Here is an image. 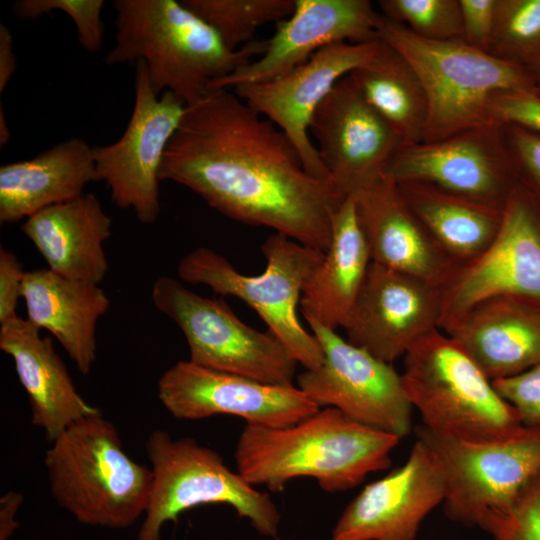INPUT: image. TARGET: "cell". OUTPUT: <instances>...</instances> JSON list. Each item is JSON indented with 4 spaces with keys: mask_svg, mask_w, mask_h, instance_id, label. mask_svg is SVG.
I'll return each mask as SVG.
<instances>
[{
    "mask_svg": "<svg viewBox=\"0 0 540 540\" xmlns=\"http://www.w3.org/2000/svg\"><path fill=\"white\" fill-rule=\"evenodd\" d=\"M157 396L178 419L233 415L248 425L271 428L296 424L320 409L293 384L263 383L189 360L178 361L162 373Z\"/></svg>",
    "mask_w": 540,
    "mask_h": 540,
    "instance_id": "9a60e30c",
    "label": "cell"
},
{
    "mask_svg": "<svg viewBox=\"0 0 540 540\" xmlns=\"http://www.w3.org/2000/svg\"><path fill=\"white\" fill-rule=\"evenodd\" d=\"M383 46L380 38L363 43H334L286 75L236 86L234 93L291 139L311 175L331 181L309 137L311 118L335 84L370 63Z\"/></svg>",
    "mask_w": 540,
    "mask_h": 540,
    "instance_id": "2e32d148",
    "label": "cell"
},
{
    "mask_svg": "<svg viewBox=\"0 0 540 540\" xmlns=\"http://www.w3.org/2000/svg\"><path fill=\"white\" fill-rule=\"evenodd\" d=\"M371 262L354 196H348L334 216L329 247L304 286L300 305L305 320L344 328Z\"/></svg>",
    "mask_w": 540,
    "mask_h": 540,
    "instance_id": "4316f807",
    "label": "cell"
},
{
    "mask_svg": "<svg viewBox=\"0 0 540 540\" xmlns=\"http://www.w3.org/2000/svg\"><path fill=\"white\" fill-rule=\"evenodd\" d=\"M402 384L423 425L469 442L506 438L524 425L473 358L451 336L434 329L405 353Z\"/></svg>",
    "mask_w": 540,
    "mask_h": 540,
    "instance_id": "8992f818",
    "label": "cell"
},
{
    "mask_svg": "<svg viewBox=\"0 0 540 540\" xmlns=\"http://www.w3.org/2000/svg\"><path fill=\"white\" fill-rule=\"evenodd\" d=\"M492 383L501 397L515 408L524 426H540V364Z\"/></svg>",
    "mask_w": 540,
    "mask_h": 540,
    "instance_id": "836d02e7",
    "label": "cell"
},
{
    "mask_svg": "<svg viewBox=\"0 0 540 540\" xmlns=\"http://www.w3.org/2000/svg\"><path fill=\"white\" fill-rule=\"evenodd\" d=\"M443 289L371 262L344 327L347 341L392 363L439 329Z\"/></svg>",
    "mask_w": 540,
    "mask_h": 540,
    "instance_id": "ac0fdd59",
    "label": "cell"
},
{
    "mask_svg": "<svg viewBox=\"0 0 540 540\" xmlns=\"http://www.w3.org/2000/svg\"><path fill=\"white\" fill-rule=\"evenodd\" d=\"M26 271L16 255L0 248V324L18 317L17 303L22 297Z\"/></svg>",
    "mask_w": 540,
    "mask_h": 540,
    "instance_id": "f35d334b",
    "label": "cell"
},
{
    "mask_svg": "<svg viewBox=\"0 0 540 540\" xmlns=\"http://www.w3.org/2000/svg\"><path fill=\"white\" fill-rule=\"evenodd\" d=\"M382 16L404 25L418 37L463 40L459 0H379Z\"/></svg>",
    "mask_w": 540,
    "mask_h": 540,
    "instance_id": "1f68e13d",
    "label": "cell"
},
{
    "mask_svg": "<svg viewBox=\"0 0 540 540\" xmlns=\"http://www.w3.org/2000/svg\"><path fill=\"white\" fill-rule=\"evenodd\" d=\"M353 196L373 263L442 289L447 285L458 266L409 208L391 176L383 174Z\"/></svg>",
    "mask_w": 540,
    "mask_h": 540,
    "instance_id": "44dd1931",
    "label": "cell"
},
{
    "mask_svg": "<svg viewBox=\"0 0 540 540\" xmlns=\"http://www.w3.org/2000/svg\"><path fill=\"white\" fill-rule=\"evenodd\" d=\"M445 491L437 455L417 439L402 466L365 486L346 506L330 540H414Z\"/></svg>",
    "mask_w": 540,
    "mask_h": 540,
    "instance_id": "d6986e66",
    "label": "cell"
},
{
    "mask_svg": "<svg viewBox=\"0 0 540 540\" xmlns=\"http://www.w3.org/2000/svg\"><path fill=\"white\" fill-rule=\"evenodd\" d=\"M494 540H540V471L526 486Z\"/></svg>",
    "mask_w": 540,
    "mask_h": 540,
    "instance_id": "e575fe53",
    "label": "cell"
},
{
    "mask_svg": "<svg viewBox=\"0 0 540 540\" xmlns=\"http://www.w3.org/2000/svg\"><path fill=\"white\" fill-rule=\"evenodd\" d=\"M13 36L3 24L0 25V92L2 93L16 69Z\"/></svg>",
    "mask_w": 540,
    "mask_h": 540,
    "instance_id": "60d3db41",
    "label": "cell"
},
{
    "mask_svg": "<svg viewBox=\"0 0 540 540\" xmlns=\"http://www.w3.org/2000/svg\"><path fill=\"white\" fill-rule=\"evenodd\" d=\"M22 298L27 320L52 333L82 375L96 359V327L110 300L99 284L73 280L49 268L26 271Z\"/></svg>",
    "mask_w": 540,
    "mask_h": 540,
    "instance_id": "d4e9b609",
    "label": "cell"
},
{
    "mask_svg": "<svg viewBox=\"0 0 540 540\" xmlns=\"http://www.w3.org/2000/svg\"><path fill=\"white\" fill-rule=\"evenodd\" d=\"M23 502V496L14 491L5 493L0 499V540H8L19 523L16 514Z\"/></svg>",
    "mask_w": 540,
    "mask_h": 540,
    "instance_id": "ab89813d",
    "label": "cell"
},
{
    "mask_svg": "<svg viewBox=\"0 0 540 540\" xmlns=\"http://www.w3.org/2000/svg\"><path fill=\"white\" fill-rule=\"evenodd\" d=\"M489 379L511 377L540 364V303L503 297L474 307L445 332Z\"/></svg>",
    "mask_w": 540,
    "mask_h": 540,
    "instance_id": "cb8c5ba5",
    "label": "cell"
},
{
    "mask_svg": "<svg viewBox=\"0 0 540 540\" xmlns=\"http://www.w3.org/2000/svg\"><path fill=\"white\" fill-rule=\"evenodd\" d=\"M503 209L520 182L503 124L489 122L432 142L403 145L385 172Z\"/></svg>",
    "mask_w": 540,
    "mask_h": 540,
    "instance_id": "5bb4252c",
    "label": "cell"
},
{
    "mask_svg": "<svg viewBox=\"0 0 540 540\" xmlns=\"http://www.w3.org/2000/svg\"><path fill=\"white\" fill-rule=\"evenodd\" d=\"M490 120L516 124L540 134V96L529 91H505L491 100Z\"/></svg>",
    "mask_w": 540,
    "mask_h": 540,
    "instance_id": "8d00e7d4",
    "label": "cell"
},
{
    "mask_svg": "<svg viewBox=\"0 0 540 540\" xmlns=\"http://www.w3.org/2000/svg\"><path fill=\"white\" fill-rule=\"evenodd\" d=\"M10 138V133L7 128V123L5 121V115L3 113V108L0 109V145H5Z\"/></svg>",
    "mask_w": 540,
    "mask_h": 540,
    "instance_id": "7bdbcfd3",
    "label": "cell"
},
{
    "mask_svg": "<svg viewBox=\"0 0 540 540\" xmlns=\"http://www.w3.org/2000/svg\"><path fill=\"white\" fill-rule=\"evenodd\" d=\"M111 228L112 218L91 193L47 207L21 225L50 270L94 284H100L109 269L103 244Z\"/></svg>",
    "mask_w": 540,
    "mask_h": 540,
    "instance_id": "603a6c76",
    "label": "cell"
},
{
    "mask_svg": "<svg viewBox=\"0 0 540 540\" xmlns=\"http://www.w3.org/2000/svg\"><path fill=\"white\" fill-rule=\"evenodd\" d=\"M266 258L262 274L240 273L222 255L208 247H198L178 263L177 274L187 283L201 284L222 296L236 297L253 308L305 369L320 366L322 347L304 329L297 315L304 286L322 261L324 252L275 233L262 244Z\"/></svg>",
    "mask_w": 540,
    "mask_h": 540,
    "instance_id": "52a82bcc",
    "label": "cell"
},
{
    "mask_svg": "<svg viewBox=\"0 0 540 540\" xmlns=\"http://www.w3.org/2000/svg\"><path fill=\"white\" fill-rule=\"evenodd\" d=\"M44 465L53 498L78 522L125 529L144 516L152 471L129 457L101 412L74 422L52 441Z\"/></svg>",
    "mask_w": 540,
    "mask_h": 540,
    "instance_id": "277c9868",
    "label": "cell"
},
{
    "mask_svg": "<svg viewBox=\"0 0 540 540\" xmlns=\"http://www.w3.org/2000/svg\"><path fill=\"white\" fill-rule=\"evenodd\" d=\"M134 106L122 136L92 147L98 181L110 189L113 203L132 209L139 222L154 223L160 213V168L167 145L186 104L170 91L157 95L145 64L136 62Z\"/></svg>",
    "mask_w": 540,
    "mask_h": 540,
    "instance_id": "4fadbf2b",
    "label": "cell"
},
{
    "mask_svg": "<svg viewBox=\"0 0 540 540\" xmlns=\"http://www.w3.org/2000/svg\"><path fill=\"white\" fill-rule=\"evenodd\" d=\"M151 298L187 341L189 361L275 385L292 384L299 364L270 332L243 323L221 299L203 297L169 276L157 278Z\"/></svg>",
    "mask_w": 540,
    "mask_h": 540,
    "instance_id": "30bf717a",
    "label": "cell"
},
{
    "mask_svg": "<svg viewBox=\"0 0 540 540\" xmlns=\"http://www.w3.org/2000/svg\"><path fill=\"white\" fill-rule=\"evenodd\" d=\"M399 440L324 407L287 427L246 424L234 457L237 472L252 486L281 491L292 479L312 477L323 490L338 492L387 469Z\"/></svg>",
    "mask_w": 540,
    "mask_h": 540,
    "instance_id": "7a4b0ae2",
    "label": "cell"
},
{
    "mask_svg": "<svg viewBox=\"0 0 540 540\" xmlns=\"http://www.w3.org/2000/svg\"><path fill=\"white\" fill-rule=\"evenodd\" d=\"M540 52V0H497L488 53L527 68Z\"/></svg>",
    "mask_w": 540,
    "mask_h": 540,
    "instance_id": "4dcf8cb0",
    "label": "cell"
},
{
    "mask_svg": "<svg viewBox=\"0 0 540 540\" xmlns=\"http://www.w3.org/2000/svg\"><path fill=\"white\" fill-rule=\"evenodd\" d=\"M115 43L107 65L142 61L157 95L170 91L186 105L202 98L210 85L256 56L267 40L230 50L217 32L176 0H116Z\"/></svg>",
    "mask_w": 540,
    "mask_h": 540,
    "instance_id": "3957f363",
    "label": "cell"
},
{
    "mask_svg": "<svg viewBox=\"0 0 540 540\" xmlns=\"http://www.w3.org/2000/svg\"><path fill=\"white\" fill-rule=\"evenodd\" d=\"M496 5L497 0H459L464 42L488 53Z\"/></svg>",
    "mask_w": 540,
    "mask_h": 540,
    "instance_id": "74e56055",
    "label": "cell"
},
{
    "mask_svg": "<svg viewBox=\"0 0 540 540\" xmlns=\"http://www.w3.org/2000/svg\"><path fill=\"white\" fill-rule=\"evenodd\" d=\"M531 73L533 80L535 82L537 94L540 96V52L532 61V63L527 67Z\"/></svg>",
    "mask_w": 540,
    "mask_h": 540,
    "instance_id": "b9f144b4",
    "label": "cell"
},
{
    "mask_svg": "<svg viewBox=\"0 0 540 540\" xmlns=\"http://www.w3.org/2000/svg\"><path fill=\"white\" fill-rule=\"evenodd\" d=\"M209 24L230 50L253 41L257 29L289 17L295 0H180Z\"/></svg>",
    "mask_w": 540,
    "mask_h": 540,
    "instance_id": "f546056e",
    "label": "cell"
},
{
    "mask_svg": "<svg viewBox=\"0 0 540 540\" xmlns=\"http://www.w3.org/2000/svg\"><path fill=\"white\" fill-rule=\"evenodd\" d=\"M98 181L92 147L65 140L35 157L0 167V222L15 223L84 194Z\"/></svg>",
    "mask_w": 540,
    "mask_h": 540,
    "instance_id": "484cf974",
    "label": "cell"
},
{
    "mask_svg": "<svg viewBox=\"0 0 540 540\" xmlns=\"http://www.w3.org/2000/svg\"><path fill=\"white\" fill-rule=\"evenodd\" d=\"M0 349L14 361L32 424L51 442L74 422L101 412L78 393L51 339L41 337L27 319L18 316L1 324Z\"/></svg>",
    "mask_w": 540,
    "mask_h": 540,
    "instance_id": "7402d4cb",
    "label": "cell"
},
{
    "mask_svg": "<svg viewBox=\"0 0 540 540\" xmlns=\"http://www.w3.org/2000/svg\"><path fill=\"white\" fill-rule=\"evenodd\" d=\"M503 133L520 181L540 198V134L516 124H503Z\"/></svg>",
    "mask_w": 540,
    "mask_h": 540,
    "instance_id": "d590c367",
    "label": "cell"
},
{
    "mask_svg": "<svg viewBox=\"0 0 540 540\" xmlns=\"http://www.w3.org/2000/svg\"><path fill=\"white\" fill-rule=\"evenodd\" d=\"M503 297L540 303V198L521 181L493 241L443 288L439 329L447 332L477 305Z\"/></svg>",
    "mask_w": 540,
    "mask_h": 540,
    "instance_id": "8fae6325",
    "label": "cell"
},
{
    "mask_svg": "<svg viewBox=\"0 0 540 540\" xmlns=\"http://www.w3.org/2000/svg\"><path fill=\"white\" fill-rule=\"evenodd\" d=\"M378 35L405 58L423 86L428 118L422 142L441 140L492 122L490 104L497 93L537 94L527 68L496 58L463 40L423 39L383 16Z\"/></svg>",
    "mask_w": 540,
    "mask_h": 540,
    "instance_id": "5b68a950",
    "label": "cell"
},
{
    "mask_svg": "<svg viewBox=\"0 0 540 540\" xmlns=\"http://www.w3.org/2000/svg\"><path fill=\"white\" fill-rule=\"evenodd\" d=\"M349 76L404 145L423 141L428 118L425 91L416 72L400 53L384 42L370 63Z\"/></svg>",
    "mask_w": 540,
    "mask_h": 540,
    "instance_id": "f1b7e54d",
    "label": "cell"
},
{
    "mask_svg": "<svg viewBox=\"0 0 540 540\" xmlns=\"http://www.w3.org/2000/svg\"><path fill=\"white\" fill-rule=\"evenodd\" d=\"M309 131L331 182L346 198L385 174L401 138L364 99L349 75L315 110Z\"/></svg>",
    "mask_w": 540,
    "mask_h": 540,
    "instance_id": "e0dca14e",
    "label": "cell"
},
{
    "mask_svg": "<svg viewBox=\"0 0 540 540\" xmlns=\"http://www.w3.org/2000/svg\"><path fill=\"white\" fill-rule=\"evenodd\" d=\"M159 176L233 220L269 227L321 252L345 199L331 181L305 169L280 128L224 88L186 105Z\"/></svg>",
    "mask_w": 540,
    "mask_h": 540,
    "instance_id": "6da1fadb",
    "label": "cell"
},
{
    "mask_svg": "<svg viewBox=\"0 0 540 540\" xmlns=\"http://www.w3.org/2000/svg\"><path fill=\"white\" fill-rule=\"evenodd\" d=\"M382 15L369 0H295L292 14L276 23L264 53L209 90L261 83L286 75L322 48L339 42L379 39Z\"/></svg>",
    "mask_w": 540,
    "mask_h": 540,
    "instance_id": "ffe728a7",
    "label": "cell"
},
{
    "mask_svg": "<svg viewBox=\"0 0 540 540\" xmlns=\"http://www.w3.org/2000/svg\"><path fill=\"white\" fill-rule=\"evenodd\" d=\"M324 359L305 369L297 387L319 407H333L349 419L398 438L412 427V404L401 374L391 365L340 337L335 330L307 319Z\"/></svg>",
    "mask_w": 540,
    "mask_h": 540,
    "instance_id": "7c38bea8",
    "label": "cell"
},
{
    "mask_svg": "<svg viewBox=\"0 0 540 540\" xmlns=\"http://www.w3.org/2000/svg\"><path fill=\"white\" fill-rule=\"evenodd\" d=\"M104 4L103 0H18L13 4V12L18 18L30 20L54 10L63 11L75 24L81 46L94 53L103 45Z\"/></svg>",
    "mask_w": 540,
    "mask_h": 540,
    "instance_id": "d6a6232c",
    "label": "cell"
},
{
    "mask_svg": "<svg viewBox=\"0 0 540 540\" xmlns=\"http://www.w3.org/2000/svg\"><path fill=\"white\" fill-rule=\"evenodd\" d=\"M417 439L437 455L445 476L444 512L493 535L540 471V426L498 440L469 442L416 426Z\"/></svg>",
    "mask_w": 540,
    "mask_h": 540,
    "instance_id": "9c48e42d",
    "label": "cell"
},
{
    "mask_svg": "<svg viewBox=\"0 0 540 540\" xmlns=\"http://www.w3.org/2000/svg\"><path fill=\"white\" fill-rule=\"evenodd\" d=\"M153 484L137 540H161V530L186 510L225 504L261 535L275 537L279 511L269 494L232 471L215 450L190 437L172 438L156 429L145 443Z\"/></svg>",
    "mask_w": 540,
    "mask_h": 540,
    "instance_id": "ba28073f",
    "label": "cell"
},
{
    "mask_svg": "<svg viewBox=\"0 0 540 540\" xmlns=\"http://www.w3.org/2000/svg\"><path fill=\"white\" fill-rule=\"evenodd\" d=\"M396 183L409 208L458 267L478 257L495 238L503 209L425 182Z\"/></svg>",
    "mask_w": 540,
    "mask_h": 540,
    "instance_id": "83f0119b",
    "label": "cell"
}]
</instances>
